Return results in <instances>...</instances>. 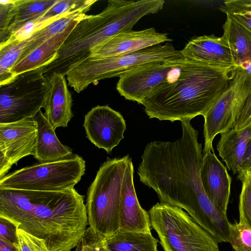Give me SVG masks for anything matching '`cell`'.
Masks as SVG:
<instances>
[{
	"label": "cell",
	"mask_w": 251,
	"mask_h": 251,
	"mask_svg": "<svg viewBox=\"0 0 251 251\" xmlns=\"http://www.w3.org/2000/svg\"><path fill=\"white\" fill-rule=\"evenodd\" d=\"M86 16L74 20L64 31L52 36L17 62L12 69V73L15 76H17L23 73L49 64L54 59L63 42L74 27Z\"/></svg>",
	"instance_id": "obj_20"
},
{
	"label": "cell",
	"mask_w": 251,
	"mask_h": 251,
	"mask_svg": "<svg viewBox=\"0 0 251 251\" xmlns=\"http://www.w3.org/2000/svg\"><path fill=\"white\" fill-rule=\"evenodd\" d=\"M17 226L9 219L0 216V239H1L18 249Z\"/></svg>",
	"instance_id": "obj_34"
},
{
	"label": "cell",
	"mask_w": 251,
	"mask_h": 251,
	"mask_svg": "<svg viewBox=\"0 0 251 251\" xmlns=\"http://www.w3.org/2000/svg\"><path fill=\"white\" fill-rule=\"evenodd\" d=\"M238 178L242 183L239 197V220L251 226V173L246 172L238 174Z\"/></svg>",
	"instance_id": "obj_28"
},
{
	"label": "cell",
	"mask_w": 251,
	"mask_h": 251,
	"mask_svg": "<svg viewBox=\"0 0 251 251\" xmlns=\"http://www.w3.org/2000/svg\"><path fill=\"white\" fill-rule=\"evenodd\" d=\"M16 0H0V44L8 37V29L15 15Z\"/></svg>",
	"instance_id": "obj_31"
},
{
	"label": "cell",
	"mask_w": 251,
	"mask_h": 251,
	"mask_svg": "<svg viewBox=\"0 0 251 251\" xmlns=\"http://www.w3.org/2000/svg\"><path fill=\"white\" fill-rule=\"evenodd\" d=\"M85 161L77 154L41 162L15 171L0 179V189L45 191L74 188L85 171Z\"/></svg>",
	"instance_id": "obj_8"
},
{
	"label": "cell",
	"mask_w": 251,
	"mask_h": 251,
	"mask_svg": "<svg viewBox=\"0 0 251 251\" xmlns=\"http://www.w3.org/2000/svg\"><path fill=\"white\" fill-rule=\"evenodd\" d=\"M0 251H19V250L10 244L0 239Z\"/></svg>",
	"instance_id": "obj_36"
},
{
	"label": "cell",
	"mask_w": 251,
	"mask_h": 251,
	"mask_svg": "<svg viewBox=\"0 0 251 251\" xmlns=\"http://www.w3.org/2000/svg\"><path fill=\"white\" fill-rule=\"evenodd\" d=\"M128 155L109 158L102 163L89 186L86 209L89 226L107 238L120 229V208Z\"/></svg>",
	"instance_id": "obj_5"
},
{
	"label": "cell",
	"mask_w": 251,
	"mask_h": 251,
	"mask_svg": "<svg viewBox=\"0 0 251 251\" xmlns=\"http://www.w3.org/2000/svg\"><path fill=\"white\" fill-rule=\"evenodd\" d=\"M37 124L36 146L33 156L41 162L56 161L72 155V150L57 138L48 119L41 110L33 117Z\"/></svg>",
	"instance_id": "obj_19"
},
{
	"label": "cell",
	"mask_w": 251,
	"mask_h": 251,
	"mask_svg": "<svg viewBox=\"0 0 251 251\" xmlns=\"http://www.w3.org/2000/svg\"><path fill=\"white\" fill-rule=\"evenodd\" d=\"M37 131L33 118L0 123V157L12 167L22 158L33 155Z\"/></svg>",
	"instance_id": "obj_13"
},
{
	"label": "cell",
	"mask_w": 251,
	"mask_h": 251,
	"mask_svg": "<svg viewBox=\"0 0 251 251\" xmlns=\"http://www.w3.org/2000/svg\"><path fill=\"white\" fill-rule=\"evenodd\" d=\"M87 138L99 149L110 153L124 138L126 129L122 114L108 105H98L85 116L83 125Z\"/></svg>",
	"instance_id": "obj_11"
},
{
	"label": "cell",
	"mask_w": 251,
	"mask_h": 251,
	"mask_svg": "<svg viewBox=\"0 0 251 251\" xmlns=\"http://www.w3.org/2000/svg\"><path fill=\"white\" fill-rule=\"evenodd\" d=\"M219 9L228 14L237 22L251 31V8L240 4L238 0H228L224 2Z\"/></svg>",
	"instance_id": "obj_29"
},
{
	"label": "cell",
	"mask_w": 251,
	"mask_h": 251,
	"mask_svg": "<svg viewBox=\"0 0 251 251\" xmlns=\"http://www.w3.org/2000/svg\"><path fill=\"white\" fill-rule=\"evenodd\" d=\"M84 197L74 188L56 191L0 189V216L44 240L49 251H71L88 224Z\"/></svg>",
	"instance_id": "obj_2"
},
{
	"label": "cell",
	"mask_w": 251,
	"mask_h": 251,
	"mask_svg": "<svg viewBox=\"0 0 251 251\" xmlns=\"http://www.w3.org/2000/svg\"><path fill=\"white\" fill-rule=\"evenodd\" d=\"M249 172L251 173V169H250V170Z\"/></svg>",
	"instance_id": "obj_38"
},
{
	"label": "cell",
	"mask_w": 251,
	"mask_h": 251,
	"mask_svg": "<svg viewBox=\"0 0 251 251\" xmlns=\"http://www.w3.org/2000/svg\"><path fill=\"white\" fill-rule=\"evenodd\" d=\"M134 168L130 158L123 182L120 208V230L125 231L151 232L148 211L140 205L136 195L134 181Z\"/></svg>",
	"instance_id": "obj_16"
},
{
	"label": "cell",
	"mask_w": 251,
	"mask_h": 251,
	"mask_svg": "<svg viewBox=\"0 0 251 251\" xmlns=\"http://www.w3.org/2000/svg\"><path fill=\"white\" fill-rule=\"evenodd\" d=\"M217 145L219 156L229 170L239 174L247 145L251 137V125L241 130L234 128L222 133Z\"/></svg>",
	"instance_id": "obj_21"
},
{
	"label": "cell",
	"mask_w": 251,
	"mask_h": 251,
	"mask_svg": "<svg viewBox=\"0 0 251 251\" xmlns=\"http://www.w3.org/2000/svg\"><path fill=\"white\" fill-rule=\"evenodd\" d=\"M150 8L143 0H109L104 9L87 15L67 37L54 59L42 67L45 77L53 73L66 75L74 66L89 57L92 51L112 37L131 30Z\"/></svg>",
	"instance_id": "obj_4"
},
{
	"label": "cell",
	"mask_w": 251,
	"mask_h": 251,
	"mask_svg": "<svg viewBox=\"0 0 251 251\" xmlns=\"http://www.w3.org/2000/svg\"><path fill=\"white\" fill-rule=\"evenodd\" d=\"M200 176L210 201L219 211L226 215L231 178L214 151H210L203 154Z\"/></svg>",
	"instance_id": "obj_15"
},
{
	"label": "cell",
	"mask_w": 251,
	"mask_h": 251,
	"mask_svg": "<svg viewBox=\"0 0 251 251\" xmlns=\"http://www.w3.org/2000/svg\"><path fill=\"white\" fill-rule=\"evenodd\" d=\"M50 90L44 107L45 115L53 128L66 127L73 114V100L65 76L53 73L49 79Z\"/></svg>",
	"instance_id": "obj_18"
},
{
	"label": "cell",
	"mask_w": 251,
	"mask_h": 251,
	"mask_svg": "<svg viewBox=\"0 0 251 251\" xmlns=\"http://www.w3.org/2000/svg\"><path fill=\"white\" fill-rule=\"evenodd\" d=\"M172 41L166 33L158 32L153 27L140 31L131 30L110 38L93 50L89 57L102 58L130 53Z\"/></svg>",
	"instance_id": "obj_14"
},
{
	"label": "cell",
	"mask_w": 251,
	"mask_h": 251,
	"mask_svg": "<svg viewBox=\"0 0 251 251\" xmlns=\"http://www.w3.org/2000/svg\"><path fill=\"white\" fill-rule=\"evenodd\" d=\"M75 251H110L105 238L94 232L89 226L81 238Z\"/></svg>",
	"instance_id": "obj_30"
},
{
	"label": "cell",
	"mask_w": 251,
	"mask_h": 251,
	"mask_svg": "<svg viewBox=\"0 0 251 251\" xmlns=\"http://www.w3.org/2000/svg\"><path fill=\"white\" fill-rule=\"evenodd\" d=\"M28 41H14L0 45V85L9 82L16 76L12 73V69Z\"/></svg>",
	"instance_id": "obj_26"
},
{
	"label": "cell",
	"mask_w": 251,
	"mask_h": 251,
	"mask_svg": "<svg viewBox=\"0 0 251 251\" xmlns=\"http://www.w3.org/2000/svg\"><path fill=\"white\" fill-rule=\"evenodd\" d=\"M228 242L235 251H251V226L240 220L230 223Z\"/></svg>",
	"instance_id": "obj_27"
},
{
	"label": "cell",
	"mask_w": 251,
	"mask_h": 251,
	"mask_svg": "<svg viewBox=\"0 0 251 251\" xmlns=\"http://www.w3.org/2000/svg\"><path fill=\"white\" fill-rule=\"evenodd\" d=\"M242 5L251 8V0H238Z\"/></svg>",
	"instance_id": "obj_37"
},
{
	"label": "cell",
	"mask_w": 251,
	"mask_h": 251,
	"mask_svg": "<svg viewBox=\"0 0 251 251\" xmlns=\"http://www.w3.org/2000/svg\"><path fill=\"white\" fill-rule=\"evenodd\" d=\"M226 15L221 37L229 48L236 66L246 68L251 63V31L228 14Z\"/></svg>",
	"instance_id": "obj_22"
},
{
	"label": "cell",
	"mask_w": 251,
	"mask_h": 251,
	"mask_svg": "<svg viewBox=\"0 0 251 251\" xmlns=\"http://www.w3.org/2000/svg\"><path fill=\"white\" fill-rule=\"evenodd\" d=\"M50 82L42 67L17 75L0 85V123L33 118L45 107Z\"/></svg>",
	"instance_id": "obj_9"
},
{
	"label": "cell",
	"mask_w": 251,
	"mask_h": 251,
	"mask_svg": "<svg viewBox=\"0 0 251 251\" xmlns=\"http://www.w3.org/2000/svg\"><path fill=\"white\" fill-rule=\"evenodd\" d=\"M251 88V73L237 66L232 71L225 90L204 115V146L202 154L214 151L213 141L218 134L233 127L235 115L248 97Z\"/></svg>",
	"instance_id": "obj_10"
},
{
	"label": "cell",
	"mask_w": 251,
	"mask_h": 251,
	"mask_svg": "<svg viewBox=\"0 0 251 251\" xmlns=\"http://www.w3.org/2000/svg\"><path fill=\"white\" fill-rule=\"evenodd\" d=\"M19 251H49L46 242L21 229L17 231Z\"/></svg>",
	"instance_id": "obj_32"
},
{
	"label": "cell",
	"mask_w": 251,
	"mask_h": 251,
	"mask_svg": "<svg viewBox=\"0 0 251 251\" xmlns=\"http://www.w3.org/2000/svg\"><path fill=\"white\" fill-rule=\"evenodd\" d=\"M110 251H158V240L151 232L125 231L119 230L105 238Z\"/></svg>",
	"instance_id": "obj_23"
},
{
	"label": "cell",
	"mask_w": 251,
	"mask_h": 251,
	"mask_svg": "<svg viewBox=\"0 0 251 251\" xmlns=\"http://www.w3.org/2000/svg\"><path fill=\"white\" fill-rule=\"evenodd\" d=\"M191 120L180 121L182 134L177 140L147 144L137 173L140 181L155 191L161 202L185 210L218 243L228 242L227 215L213 204L201 183L202 145Z\"/></svg>",
	"instance_id": "obj_1"
},
{
	"label": "cell",
	"mask_w": 251,
	"mask_h": 251,
	"mask_svg": "<svg viewBox=\"0 0 251 251\" xmlns=\"http://www.w3.org/2000/svg\"><path fill=\"white\" fill-rule=\"evenodd\" d=\"M181 51L171 43L157 45L132 53L102 58H87L67 74L68 85L77 93L91 83L123 74L141 66L154 63L164 62L182 57Z\"/></svg>",
	"instance_id": "obj_6"
},
{
	"label": "cell",
	"mask_w": 251,
	"mask_h": 251,
	"mask_svg": "<svg viewBox=\"0 0 251 251\" xmlns=\"http://www.w3.org/2000/svg\"><path fill=\"white\" fill-rule=\"evenodd\" d=\"M251 169V137L247 145L246 151L240 166V174L249 172Z\"/></svg>",
	"instance_id": "obj_35"
},
{
	"label": "cell",
	"mask_w": 251,
	"mask_h": 251,
	"mask_svg": "<svg viewBox=\"0 0 251 251\" xmlns=\"http://www.w3.org/2000/svg\"><path fill=\"white\" fill-rule=\"evenodd\" d=\"M148 213L164 251H220L215 239L182 209L160 202Z\"/></svg>",
	"instance_id": "obj_7"
},
{
	"label": "cell",
	"mask_w": 251,
	"mask_h": 251,
	"mask_svg": "<svg viewBox=\"0 0 251 251\" xmlns=\"http://www.w3.org/2000/svg\"><path fill=\"white\" fill-rule=\"evenodd\" d=\"M251 125V88L250 92L234 119L233 127L241 130Z\"/></svg>",
	"instance_id": "obj_33"
},
{
	"label": "cell",
	"mask_w": 251,
	"mask_h": 251,
	"mask_svg": "<svg viewBox=\"0 0 251 251\" xmlns=\"http://www.w3.org/2000/svg\"><path fill=\"white\" fill-rule=\"evenodd\" d=\"M58 0H16L15 15L9 27L8 38L27 23L42 16Z\"/></svg>",
	"instance_id": "obj_25"
},
{
	"label": "cell",
	"mask_w": 251,
	"mask_h": 251,
	"mask_svg": "<svg viewBox=\"0 0 251 251\" xmlns=\"http://www.w3.org/2000/svg\"><path fill=\"white\" fill-rule=\"evenodd\" d=\"M235 68H219L182 57L145 100L144 111L151 119L172 122L203 117L225 90Z\"/></svg>",
	"instance_id": "obj_3"
},
{
	"label": "cell",
	"mask_w": 251,
	"mask_h": 251,
	"mask_svg": "<svg viewBox=\"0 0 251 251\" xmlns=\"http://www.w3.org/2000/svg\"><path fill=\"white\" fill-rule=\"evenodd\" d=\"M89 10H78L67 13L36 31L28 39L27 44L24 48L18 62L52 36L64 31L74 20L85 16Z\"/></svg>",
	"instance_id": "obj_24"
},
{
	"label": "cell",
	"mask_w": 251,
	"mask_h": 251,
	"mask_svg": "<svg viewBox=\"0 0 251 251\" xmlns=\"http://www.w3.org/2000/svg\"><path fill=\"white\" fill-rule=\"evenodd\" d=\"M185 58L221 69H233L235 65L231 50L222 38L214 34L190 40L180 50Z\"/></svg>",
	"instance_id": "obj_17"
},
{
	"label": "cell",
	"mask_w": 251,
	"mask_h": 251,
	"mask_svg": "<svg viewBox=\"0 0 251 251\" xmlns=\"http://www.w3.org/2000/svg\"><path fill=\"white\" fill-rule=\"evenodd\" d=\"M177 59L145 65L123 74L117 83V91L126 100L143 104L154 89L167 79Z\"/></svg>",
	"instance_id": "obj_12"
}]
</instances>
